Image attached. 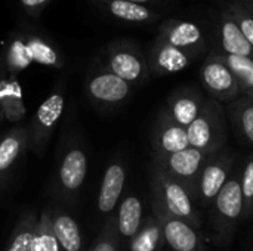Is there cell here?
<instances>
[{
  "instance_id": "obj_24",
  "label": "cell",
  "mask_w": 253,
  "mask_h": 251,
  "mask_svg": "<svg viewBox=\"0 0 253 251\" xmlns=\"http://www.w3.org/2000/svg\"><path fill=\"white\" fill-rule=\"evenodd\" d=\"M163 244L166 243L163 238L162 228L154 215H151L142 222L139 232L129 243V249L130 251H157L162 249Z\"/></svg>"
},
{
  "instance_id": "obj_11",
  "label": "cell",
  "mask_w": 253,
  "mask_h": 251,
  "mask_svg": "<svg viewBox=\"0 0 253 251\" xmlns=\"http://www.w3.org/2000/svg\"><path fill=\"white\" fill-rule=\"evenodd\" d=\"M89 98L101 107H117L132 93V86L107 70H99L87 80Z\"/></svg>"
},
{
  "instance_id": "obj_28",
  "label": "cell",
  "mask_w": 253,
  "mask_h": 251,
  "mask_svg": "<svg viewBox=\"0 0 253 251\" xmlns=\"http://www.w3.org/2000/svg\"><path fill=\"white\" fill-rule=\"evenodd\" d=\"M120 235L117 231V217L110 215L90 251H120Z\"/></svg>"
},
{
  "instance_id": "obj_5",
  "label": "cell",
  "mask_w": 253,
  "mask_h": 251,
  "mask_svg": "<svg viewBox=\"0 0 253 251\" xmlns=\"http://www.w3.org/2000/svg\"><path fill=\"white\" fill-rule=\"evenodd\" d=\"M209 155L211 154H205L197 148L188 146L187 149L169 155L153 154L151 160L157 163L168 175H170L182 186H185V189L193 195V198H196L197 182Z\"/></svg>"
},
{
  "instance_id": "obj_34",
  "label": "cell",
  "mask_w": 253,
  "mask_h": 251,
  "mask_svg": "<svg viewBox=\"0 0 253 251\" xmlns=\"http://www.w3.org/2000/svg\"><path fill=\"white\" fill-rule=\"evenodd\" d=\"M240 1H242V3H243V4H245V6L253 13V0H240Z\"/></svg>"
},
{
  "instance_id": "obj_16",
  "label": "cell",
  "mask_w": 253,
  "mask_h": 251,
  "mask_svg": "<svg viewBox=\"0 0 253 251\" xmlns=\"http://www.w3.org/2000/svg\"><path fill=\"white\" fill-rule=\"evenodd\" d=\"M126 182V169L122 163L114 161L111 163L102 178L99 195H98V210L102 215H113L120 195L123 192Z\"/></svg>"
},
{
  "instance_id": "obj_10",
  "label": "cell",
  "mask_w": 253,
  "mask_h": 251,
  "mask_svg": "<svg viewBox=\"0 0 253 251\" xmlns=\"http://www.w3.org/2000/svg\"><path fill=\"white\" fill-rule=\"evenodd\" d=\"M156 40L187 50L196 58L205 52L206 46L203 31L196 22L176 18L166 19L160 24Z\"/></svg>"
},
{
  "instance_id": "obj_17",
  "label": "cell",
  "mask_w": 253,
  "mask_h": 251,
  "mask_svg": "<svg viewBox=\"0 0 253 251\" xmlns=\"http://www.w3.org/2000/svg\"><path fill=\"white\" fill-rule=\"evenodd\" d=\"M86 172H87V160L84 151L79 146L70 148L61 161L59 175H58L59 185L64 189V192L73 194L77 189H80V186L86 179Z\"/></svg>"
},
{
  "instance_id": "obj_2",
  "label": "cell",
  "mask_w": 253,
  "mask_h": 251,
  "mask_svg": "<svg viewBox=\"0 0 253 251\" xmlns=\"http://www.w3.org/2000/svg\"><path fill=\"white\" fill-rule=\"evenodd\" d=\"M209 209L216 243L222 247H227L236 234L239 222L243 219L242 169L231 175Z\"/></svg>"
},
{
  "instance_id": "obj_27",
  "label": "cell",
  "mask_w": 253,
  "mask_h": 251,
  "mask_svg": "<svg viewBox=\"0 0 253 251\" xmlns=\"http://www.w3.org/2000/svg\"><path fill=\"white\" fill-rule=\"evenodd\" d=\"M0 105L3 114L16 121L24 115L22 95L16 83H1L0 84Z\"/></svg>"
},
{
  "instance_id": "obj_23",
  "label": "cell",
  "mask_w": 253,
  "mask_h": 251,
  "mask_svg": "<svg viewBox=\"0 0 253 251\" xmlns=\"http://www.w3.org/2000/svg\"><path fill=\"white\" fill-rule=\"evenodd\" d=\"M39 216L33 212H27L19 216L10 240L4 251H33V244L37 232Z\"/></svg>"
},
{
  "instance_id": "obj_20",
  "label": "cell",
  "mask_w": 253,
  "mask_h": 251,
  "mask_svg": "<svg viewBox=\"0 0 253 251\" xmlns=\"http://www.w3.org/2000/svg\"><path fill=\"white\" fill-rule=\"evenodd\" d=\"M52 229L62 251H83L82 232L76 220L59 210H52Z\"/></svg>"
},
{
  "instance_id": "obj_12",
  "label": "cell",
  "mask_w": 253,
  "mask_h": 251,
  "mask_svg": "<svg viewBox=\"0 0 253 251\" xmlns=\"http://www.w3.org/2000/svg\"><path fill=\"white\" fill-rule=\"evenodd\" d=\"M153 154L157 155H169L187 149L190 146L187 129L176 124L166 109L163 108L156 120L153 129Z\"/></svg>"
},
{
  "instance_id": "obj_25",
  "label": "cell",
  "mask_w": 253,
  "mask_h": 251,
  "mask_svg": "<svg viewBox=\"0 0 253 251\" xmlns=\"http://www.w3.org/2000/svg\"><path fill=\"white\" fill-rule=\"evenodd\" d=\"M221 56L224 58L230 70L234 72L242 96H248L253 99V59L240 58V56H228V55H221Z\"/></svg>"
},
{
  "instance_id": "obj_6",
  "label": "cell",
  "mask_w": 253,
  "mask_h": 251,
  "mask_svg": "<svg viewBox=\"0 0 253 251\" xmlns=\"http://www.w3.org/2000/svg\"><path fill=\"white\" fill-rule=\"evenodd\" d=\"M200 80L212 99L221 104H231L242 96L234 72L219 53H211L206 58L200 68Z\"/></svg>"
},
{
  "instance_id": "obj_22",
  "label": "cell",
  "mask_w": 253,
  "mask_h": 251,
  "mask_svg": "<svg viewBox=\"0 0 253 251\" xmlns=\"http://www.w3.org/2000/svg\"><path fill=\"white\" fill-rule=\"evenodd\" d=\"M107 9L110 13L122 21L133 24H154L159 21V13L145 4L126 1V0H108Z\"/></svg>"
},
{
  "instance_id": "obj_3",
  "label": "cell",
  "mask_w": 253,
  "mask_h": 251,
  "mask_svg": "<svg viewBox=\"0 0 253 251\" xmlns=\"http://www.w3.org/2000/svg\"><path fill=\"white\" fill-rule=\"evenodd\" d=\"M190 146L203 151L205 154H215L225 148L228 139L227 111L221 102L206 99L199 117L187 127Z\"/></svg>"
},
{
  "instance_id": "obj_31",
  "label": "cell",
  "mask_w": 253,
  "mask_h": 251,
  "mask_svg": "<svg viewBox=\"0 0 253 251\" xmlns=\"http://www.w3.org/2000/svg\"><path fill=\"white\" fill-rule=\"evenodd\" d=\"M27 47H28L31 61H36L43 65H52V67H56L59 64L58 53L44 41L39 38H33L27 43Z\"/></svg>"
},
{
  "instance_id": "obj_19",
  "label": "cell",
  "mask_w": 253,
  "mask_h": 251,
  "mask_svg": "<svg viewBox=\"0 0 253 251\" xmlns=\"http://www.w3.org/2000/svg\"><path fill=\"white\" fill-rule=\"evenodd\" d=\"M237 136L248 145L253 146V99L240 96L225 108Z\"/></svg>"
},
{
  "instance_id": "obj_18",
  "label": "cell",
  "mask_w": 253,
  "mask_h": 251,
  "mask_svg": "<svg viewBox=\"0 0 253 251\" xmlns=\"http://www.w3.org/2000/svg\"><path fill=\"white\" fill-rule=\"evenodd\" d=\"M117 217V231L120 241H132L142 226V204L141 200L135 195L126 197L119 207L116 215Z\"/></svg>"
},
{
  "instance_id": "obj_35",
  "label": "cell",
  "mask_w": 253,
  "mask_h": 251,
  "mask_svg": "<svg viewBox=\"0 0 253 251\" xmlns=\"http://www.w3.org/2000/svg\"><path fill=\"white\" fill-rule=\"evenodd\" d=\"M126 1H135V3H141V4H144V3H148V1H153V0H126Z\"/></svg>"
},
{
  "instance_id": "obj_26",
  "label": "cell",
  "mask_w": 253,
  "mask_h": 251,
  "mask_svg": "<svg viewBox=\"0 0 253 251\" xmlns=\"http://www.w3.org/2000/svg\"><path fill=\"white\" fill-rule=\"evenodd\" d=\"M33 251H62L52 229V209L43 210L39 216Z\"/></svg>"
},
{
  "instance_id": "obj_15",
  "label": "cell",
  "mask_w": 253,
  "mask_h": 251,
  "mask_svg": "<svg viewBox=\"0 0 253 251\" xmlns=\"http://www.w3.org/2000/svg\"><path fill=\"white\" fill-rule=\"evenodd\" d=\"M218 33H219V44H221V55L228 56H240L253 59V47L243 36L240 27L237 25L233 15L222 9L218 19Z\"/></svg>"
},
{
  "instance_id": "obj_13",
  "label": "cell",
  "mask_w": 253,
  "mask_h": 251,
  "mask_svg": "<svg viewBox=\"0 0 253 251\" xmlns=\"http://www.w3.org/2000/svg\"><path fill=\"white\" fill-rule=\"evenodd\" d=\"M205 102L206 98L200 90L194 87H179L168 96L165 109L176 124L187 129L199 117Z\"/></svg>"
},
{
  "instance_id": "obj_21",
  "label": "cell",
  "mask_w": 253,
  "mask_h": 251,
  "mask_svg": "<svg viewBox=\"0 0 253 251\" xmlns=\"http://www.w3.org/2000/svg\"><path fill=\"white\" fill-rule=\"evenodd\" d=\"M28 146V127L18 126L0 139V175L10 170L24 149Z\"/></svg>"
},
{
  "instance_id": "obj_1",
  "label": "cell",
  "mask_w": 253,
  "mask_h": 251,
  "mask_svg": "<svg viewBox=\"0 0 253 251\" xmlns=\"http://www.w3.org/2000/svg\"><path fill=\"white\" fill-rule=\"evenodd\" d=\"M151 200L160 204L169 215L193 225L202 226V217L196 209L193 195L151 160Z\"/></svg>"
},
{
  "instance_id": "obj_14",
  "label": "cell",
  "mask_w": 253,
  "mask_h": 251,
  "mask_svg": "<svg viewBox=\"0 0 253 251\" xmlns=\"http://www.w3.org/2000/svg\"><path fill=\"white\" fill-rule=\"evenodd\" d=\"M147 58L150 65V74L162 77L185 70L196 56L179 47L154 40Z\"/></svg>"
},
{
  "instance_id": "obj_7",
  "label": "cell",
  "mask_w": 253,
  "mask_h": 251,
  "mask_svg": "<svg viewBox=\"0 0 253 251\" xmlns=\"http://www.w3.org/2000/svg\"><path fill=\"white\" fill-rule=\"evenodd\" d=\"M108 70L130 86L142 84L150 77L148 58L133 43H117L108 49Z\"/></svg>"
},
{
  "instance_id": "obj_4",
  "label": "cell",
  "mask_w": 253,
  "mask_h": 251,
  "mask_svg": "<svg viewBox=\"0 0 253 251\" xmlns=\"http://www.w3.org/2000/svg\"><path fill=\"white\" fill-rule=\"evenodd\" d=\"M236 154L222 148L221 151L211 154L202 169L194 203L200 207L209 209L221 189L225 186L233 175Z\"/></svg>"
},
{
  "instance_id": "obj_29",
  "label": "cell",
  "mask_w": 253,
  "mask_h": 251,
  "mask_svg": "<svg viewBox=\"0 0 253 251\" xmlns=\"http://www.w3.org/2000/svg\"><path fill=\"white\" fill-rule=\"evenodd\" d=\"M227 10L233 15L237 25L240 27L243 36L253 47V13L240 1V0H230L227 3Z\"/></svg>"
},
{
  "instance_id": "obj_33",
  "label": "cell",
  "mask_w": 253,
  "mask_h": 251,
  "mask_svg": "<svg viewBox=\"0 0 253 251\" xmlns=\"http://www.w3.org/2000/svg\"><path fill=\"white\" fill-rule=\"evenodd\" d=\"M21 1L27 7H37V6L43 4L44 1H47V0H21Z\"/></svg>"
},
{
  "instance_id": "obj_30",
  "label": "cell",
  "mask_w": 253,
  "mask_h": 251,
  "mask_svg": "<svg viewBox=\"0 0 253 251\" xmlns=\"http://www.w3.org/2000/svg\"><path fill=\"white\" fill-rule=\"evenodd\" d=\"M242 195H243V219L253 215V157H249L242 169Z\"/></svg>"
},
{
  "instance_id": "obj_8",
  "label": "cell",
  "mask_w": 253,
  "mask_h": 251,
  "mask_svg": "<svg viewBox=\"0 0 253 251\" xmlns=\"http://www.w3.org/2000/svg\"><path fill=\"white\" fill-rule=\"evenodd\" d=\"M64 111V95L61 92H53L49 95L43 104L39 107L34 114L31 124L28 127V146L37 154L42 155L50 135L53 133L61 114Z\"/></svg>"
},
{
  "instance_id": "obj_32",
  "label": "cell",
  "mask_w": 253,
  "mask_h": 251,
  "mask_svg": "<svg viewBox=\"0 0 253 251\" xmlns=\"http://www.w3.org/2000/svg\"><path fill=\"white\" fill-rule=\"evenodd\" d=\"M30 62H31V56H30L27 44L24 46L21 43H15L12 46V49L9 50V64H10V67L15 68V70H22Z\"/></svg>"
},
{
  "instance_id": "obj_9",
  "label": "cell",
  "mask_w": 253,
  "mask_h": 251,
  "mask_svg": "<svg viewBox=\"0 0 253 251\" xmlns=\"http://www.w3.org/2000/svg\"><path fill=\"white\" fill-rule=\"evenodd\" d=\"M151 207L168 247L173 251H205L202 238L193 225L169 215L154 200H151Z\"/></svg>"
}]
</instances>
